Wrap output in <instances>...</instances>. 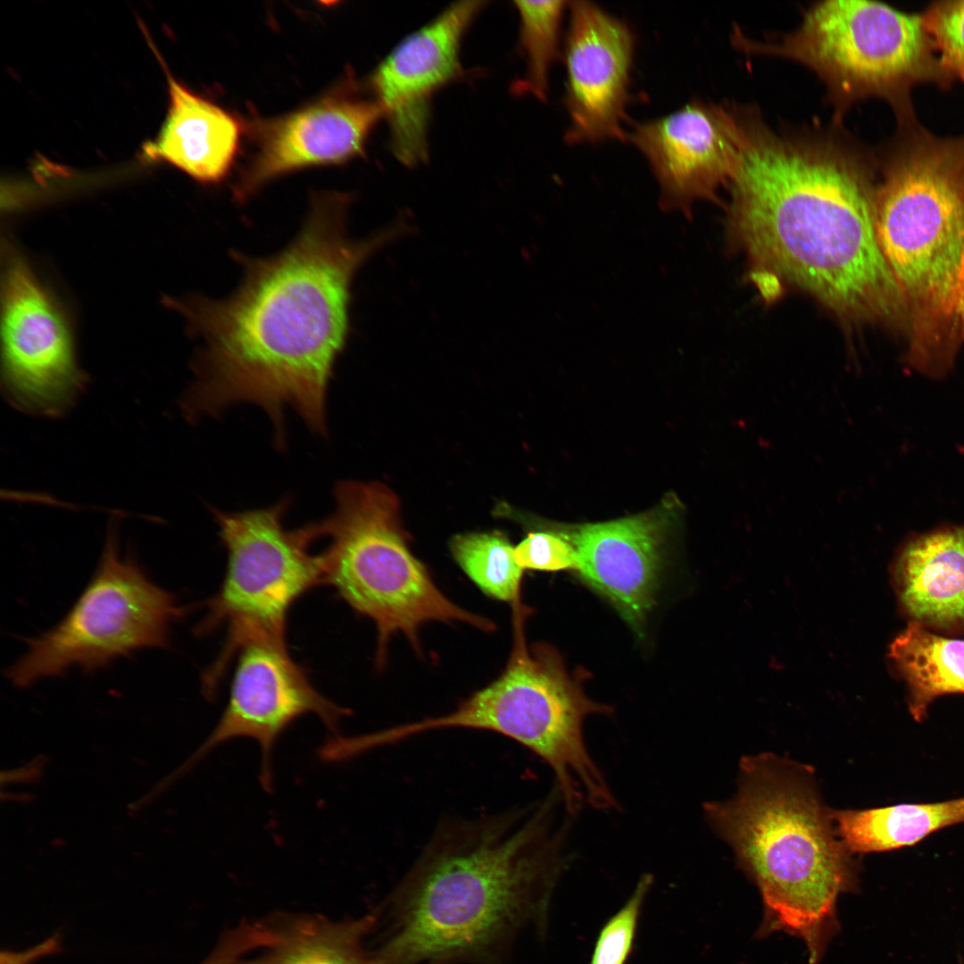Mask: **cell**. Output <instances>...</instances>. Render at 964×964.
I'll list each match as a JSON object with an SVG mask.
<instances>
[{
	"instance_id": "obj_1",
	"label": "cell",
	"mask_w": 964,
	"mask_h": 964,
	"mask_svg": "<svg viewBox=\"0 0 964 964\" xmlns=\"http://www.w3.org/2000/svg\"><path fill=\"white\" fill-rule=\"evenodd\" d=\"M351 195L315 194L294 239L266 257L233 252L241 282L228 297L170 300L203 341L180 408L191 421L250 403L284 445V413L326 433L328 386L350 330L352 285L378 250L409 234L403 219L361 239L349 236Z\"/></svg>"
},
{
	"instance_id": "obj_2",
	"label": "cell",
	"mask_w": 964,
	"mask_h": 964,
	"mask_svg": "<svg viewBox=\"0 0 964 964\" xmlns=\"http://www.w3.org/2000/svg\"><path fill=\"white\" fill-rule=\"evenodd\" d=\"M742 116L729 182L750 253L835 311L907 334V303L876 231L871 159L834 135L779 133Z\"/></svg>"
},
{
	"instance_id": "obj_3",
	"label": "cell",
	"mask_w": 964,
	"mask_h": 964,
	"mask_svg": "<svg viewBox=\"0 0 964 964\" xmlns=\"http://www.w3.org/2000/svg\"><path fill=\"white\" fill-rule=\"evenodd\" d=\"M555 791L525 807L437 824L372 910L378 964H509L518 939L543 931L565 865Z\"/></svg>"
},
{
	"instance_id": "obj_4",
	"label": "cell",
	"mask_w": 964,
	"mask_h": 964,
	"mask_svg": "<svg viewBox=\"0 0 964 964\" xmlns=\"http://www.w3.org/2000/svg\"><path fill=\"white\" fill-rule=\"evenodd\" d=\"M903 124L882 162L876 231L908 307L906 363L941 378L964 341V137Z\"/></svg>"
},
{
	"instance_id": "obj_5",
	"label": "cell",
	"mask_w": 964,
	"mask_h": 964,
	"mask_svg": "<svg viewBox=\"0 0 964 964\" xmlns=\"http://www.w3.org/2000/svg\"><path fill=\"white\" fill-rule=\"evenodd\" d=\"M739 788L704 811L755 880L772 924L802 937L811 963L856 863L823 805L812 770L772 754L744 757Z\"/></svg>"
},
{
	"instance_id": "obj_6",
	"label": "cell",
	"mask_w": 964,
	"mask_h": 964,
	"mask_svg": "<svg viewBox=\"0 0 964 964\" xmlns=\"http://www.w3.org/2000/svg\"><path fill=\"white\" fill-rule=\"evenodd\" d=\"M335 508L307 525L313 541L326 544L317 554L322 584L378 631L376 664L385 665L391 637L401 632L420 652L419 630L431 621L461 622L485 632L494 623L452 602L437 587L425 564L409 548L395 493L379 482L341 481Z\"/></svg>"
},
{
	"instance_id": "obj_7",
	"label": "cell",
	"mask_w": 964,
	"mask_h": 964,
	"mask_svg": "<svg viewBox=\"0 0 964 964\" xmlns=\"http://www.w3.org/2000/svg\"><path fill=\"white\" fill-rule=\"evenodd\" d=\"M523 609L514 608V644L501 675L452 711L411 722L410 731L415 736L453 728L499 734L526 747L551 769L569 815L586 806L613 810L617 800L583 733L589 716L611 710L586 696L579 677H571L552 646L526 644Z\"/></svg>"
},
{
	"instance_id": "obj_8",
	"label": "cell",
	"mask_w": 964,
	"mask_h": 964,
	"mask_svg": "<svg viewBox=\"0 0 964 964\" xmlns=\"http://www.w3.org/2000/svg\"><path fill=\"white\" fill-rule=\"evenodd\" d=\"M735 42L751 53L790 58L814 71L825 82L837 115L858 100L888 101L902 121L911 120L909 94L915 85L948 86L921 15L885 4L828 0L814 4L794 31L769 42L735 33Z\"/></svg>"
},
{
	"instance_id": "obj_9",
	"label": "cell",
	"mask_w": 964,
	"mask_h": 964,
	"mask_svg": "<svg viewBox=\"0 0 964 964\" xmlns=\"http://www.w3.org/2000/svg\"><path fill=\"white\" fill-rule=\"evenodd\" d=\"M184 613L173 594L121 552L111 528L85 590L54 627L28 640L7 678L24 687L73 668L90 671L140 650L165 647Z\"/></svg>"
},
{
	"instance_id": "obj_10",
	"label": "cell",
	"mask_w": 964,
	"mask_h": 964,
	"mask_svg": "<svg viewBox=\"0 0 964 964\" xmlns=\"http://www.w3.org/2000/svg\"><path fill=\"white\" fill-rule=\"evenodd\" d=\"M289 501L257 510L226 512L213 509L228 553L220 590L206 602L196 630L205 634L227 625L228 636L216 665L224 669L239 646L252 637L286 639L293 603L322 584L317 555L310 552L306 528L287 530Z\"/></svg>"
},
{
	"instance_id": "obj_11",
	"label": "cell",
	"mask_w": 964,
	"mask_h": 964,
	"mask_svg": "<svg viewBox=\"0 0 964 964\" xmlns=\"http://www.w3.org/2000/svg\"><path fill=\"white\" fill-rule=\"evenodd\" d=\"M2 379L15 407L66 412L85 386L65 317L23 259L9 254L2 287Z\"/></svg>"
},
{
	"instance_id": "obj_12",
	"label": "cell",
	"mask_w": 964,
	"mask_h": 964,
	"mask_svg": "<svg viewBox=\"0 0 964 964\" xmlns=\"http://www.w3.org/2000/svg\"><path fill=\"white\" fill-rule=\"evenodd\" d=\"M228 703L217 725L190 763L237 737L256 741L262 752L260 780L272 785L271 758L281 734L298 718L312 713L333 733L349 714L318 692L290 657L286 639L259 636L239 646Z\"/></svg>"
},
{
	"instance_id": "obj_13",
	"label": "cell",
	"mask_w": 964,
	"mask_h": 964,
	"mask_svg": "<svg viewBox=\"0 0 964 964\" xmlns=\"http://www.w3.org/2000/svg\"><path fill=\"white\" fill-rule=\"evenodd\" d=\"M485 2L455 3L405 37L370 79L373 97L387 120L395 155L408 166L428 156L433 96L461 73L464 33Z\"/></svg>"
},
{
	"instance_id": "obj_14",
	"label": "cell",
	"mask_w": 964,
	"mask_h": 964,
	"mask_svg": "<svg viewBox=\"0 0 964 964\" xmlns=\"http://www.w3.org/2000/svg\"><path fill=\"white\" fill-rule=\"evenodd\" d=\"M562 58L571 145L626 140L636 38L628 24L589 1L568 5Z\"/></svg>"
},
{
	"instance_id": "obj_15",
	"label": "cell",
	"mask_w": 964,
	"mask_h": 964,
	"mask_svg": "<svg viewBox=\"0 0 964 964\" xmlns=\"http://www.w3.org/2000/svg\"><path fill=\"white\" fill-rule=\"evenodd\" d=\"M626 140L650 165L662 206L685 210L730 181L743 141L741 112L692 101L667 115L634 123Z\"/></svg>"
},
{
	"instance_id": "obj_16",
	"label": "cell",
	"mask_w": 964,
	"mask_h": 964,
	"mask_svg": "<svg viewBox=\"0 0 964 964\" xmlns=\"http://www.w3.org/2000/svg\"><path fill=\"white\" fill-rule=\"evenodd\" d=\"M383 112L353 85L256 127L257 151L234 190L248 199L268 182L303 168L338 164L362 155Z\"/></svg>"
},
{
	"instance_id": "obj_17",
	"label": "cell",
	"mask_w": 964,
	"mask_h": 964,
	"mask_svg": "<svg viewBox=\"0 0 964 964\" xmlns=\"http://www.w3.org/2000/svg\"><path fill=\"white\" fill-rule=\"evenodd\" d=\"M668 522L664 514L651 512L562 535L576 550V570L636 629L654 602Z\"/></svg>"
},
{
	"instance_id": "obj_18",
	"label": "cell",
	"mask_w": 964,
	"mask_h": 964,
	"mask_svg": "<svg viewBox=\"0 0 964 964\" xmlns=\"http://www.w3.org/2000/svg\"><path fill=\"white\" fill-rule=\"evenodd\" d=\"M166 76L167 115L156 138L144 145V157L171 164L201 183L220 182L238 150V121L176 80L168 71Z\"/></svg>"
},
{
	"instance_id": "obj_19",
	"label": "cell",
	"mask_w": 964,
	"mask_h": 964,
	"mask_svg": "<svg viewBox=\"0 0 964 964\" xmlns=\"http://www.w3.org/2000/svg\"><path fill=\"white\" fill-rule=\"evenodd\" d=\"M901 602L922 625L964 626V526L915 536L894 567Z\"/></svg>"
},
{
	"instance_id": "obj_20",
	"label": "cell",
	"mask_w": 964,
	"mask_h": 964,
	"mask_svg": "<svg viewBox=\"0 0 964 964\" xmlns=\"http://www.w3.org/2000/svg\"><path fill=\"white\" fill-rule=\"evenodd\" d=\"M262 920L264 946L236 964H378L368 943L375 925L372 911L343 919L278 912Z\"/></svg>"
},
{
	"instance_id": "obj_21",
	"label": "cell",
	"mask_w": 964,
	"mask_h": 964,
	"mask_svg": "<svg viewBox=\"0 0 964 964\" xmlns=\"http://www.w3.org/2000/svg\"><path fill=\"white\" fill-rule=\"evenodd\" d=\"M838 837L852 854L893 851L964 823V797L937 802L832 810Z\"/></svg>"
},
{
	"instance_id": "obj_22",
	"label": "cell",
	"mask_w": 964,
	"mask_h": 964,
	"mask_svg": "<svg viewBox=\"0 0 964 964\" xmlns=\"http://www.w3.org/2000/svg\"><path fill=\"white\" fill-rule=\"evenodd\" d=\"M889 657L909 688V708L921 720L937 697L964 693V641L939 636L913 621L892 643Z\"/></svg>"
},
{
	"instance_id": "obj_23",
	"label": "cell",
	"mask_w": 964,
	"mask_h": 964,
	"mask_svg": "<svg viewBox=\"0 0 964 964\" xmlns=\"http://www.w3.org/2000/svg\"><path fill=\"white\" fill-rule=\"evenodd\" d=\"M453 557L486 595L514 605L520 603L522 569L514 546L501 532L465 533L450 541Z\"/></svg>"
},
{
	"instance_id": "obj_24",
	"label": "cell",
	"mask_w": 964,
	"mask_h": 964,
	"mask_svg": "<svg viewBox=\"0 0 964 964\" xmlns=\"http://www.w3.org/2000/svg\"><path fill=\"white\" fill-rule=\"evenodd\" d=\"M520 27V46L526 62L523 79L515 86L520 93L547 98L550 71L562 57L561 25L567 1H515Z\"/></svg>"
},
{
	"instance_id": "obj_25",
	"label": "cell",
	"mask_w": 964,
	"mask_h": 964,
	"mask_svg": "<svg viewBox=\"0 0 964 964\" xmlns=\"http://www.w3.org/2000/svg\"><path fill=\"white\" fill-rule=\"evenodd\" d=\"M921 18L942 67L964 83V0L935 2Z\"/></svg>"
},
{
	"instance_id": "obj_26",
	"label": "cell",
	"mask_w": 964,
	"mask_h": 964,
	"mask_svg": "<svg viewBox=\"0 0 964 964\" xmlns=\"http://www.w3.org/2000/svg\"><path fill=\"white\" fill-rule=\"evenodd\" d=\"M652 884V876L644 874L628 901L604 925L590 964H625L633 946L641 907Z\"/></svg>"
},
{
	"instance_id": "obj_27",
	"label": "cell",
	"mask_w": 964,
	"mask_h": 964,
	"mask_svg": "<svg viewBox=\"0 0 964 964\" xmlns=\"http://www.w3.org/2000/svg\"><path fill=\"white\" fill-rule=\"evenodd\" d=\"M516 563L522 569L558 571L577 569L578 556L563 536L551 532H530L514 546Z\"/></svg>"
},
{
	"instance_id": "obj_28",
	"label": "cell",
	"mask_w": 964,
	"mask_h": 964,
	"mask_svg": "<svg viewBox=\"0 0 964 964\" xmlns=\"http://www.w3.org/2000/svg\"><path fill=\"white\" fill-rule=\"evenodd\" d=\"M254 940L242 925L226 929L210 953L199 964H236L253 952Z\"/></svg>"
},
{
	"instance_id": "obj_29",
	"label": "cell",
	"mask_w": 964,
	"mask_h": 964,
	"mask_svg": "<svg viewBox=\"0 0 964 964\" xmlns=\"http://www.w3.org/2000/svg\"><path fill=\"white\" fill-rule=\"evenodd\" d=\"M56 945L57 943L50 939L47 942H45L43 944L37 946L35 949H31L27 952H22L21 954H14L9 952L10 956L15 961H17V963H14L2 954L1 959L3 960H5V962L2 961V964H27L29 961L33 960L35 958H37V956H41L42 954L51 952L52 951L55 950Z\"/></svg>"
},
{
	"instance_id": "obj_30",
	"label": "cell",
	"mask_w": 964,
	"mask_h": 964,
	"mask_svg": "<svg viewBox=\"0 0 964 964\" xmlns=\"http://www.w3.org/2000/svg\"><path fill=\"white\" fill-rule=\"evenodd\" d=\"M960 327H961L962 337L964 338V295H963L962 304H961V309H960Z\"/></svg>"
}]
</instances>
